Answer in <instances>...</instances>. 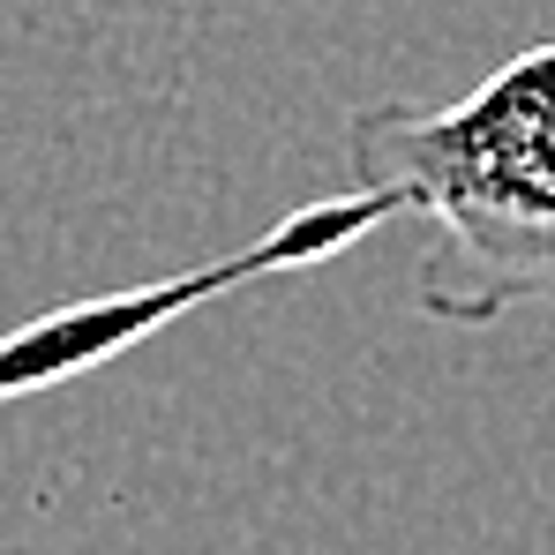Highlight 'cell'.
<instances>
[{
    "label": "cell",
    "mask_w": 555,
    "mask_h": 555,
    "mask_svg": "<svg viewBox=\"0 0 555 555\" xmlns=\"http://www.w3.org/2000/svg\"><path fill=\"white\" fill-rule=\"evenodd\" d=\"M346 166L436 225V263L413 278L428 323L555 308V46H526L459 105H361Z\"/></svg>",
    "instance_id": "cell-1"
}]
</instances>
